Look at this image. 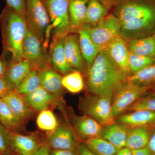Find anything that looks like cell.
Segmentation results:
<instances>
[{"mask_svg":"<svg viewBox=\"0 0 155 155\" xmlns=\"http://www.w3.org/2000/svg\"><path fill=\"white\" fill-rule=\"evenodd\" d=\"M112 14L121 23L120 36L127 41L155 34V0H120Z\"/></svg>","mask_w":155,"mask_h":155,"instance_id":"1","label":"cell"},{"mask_svg":"<svg viewBox=\"0 0 155 155\" xmlns=\"http://www.w3.org/2000/svg\"><path fill=\"white\" fill-rule=\"evenodd\" d=\"M88 93L113 99L127 83V75L114 63L107 51H101L87 73Z\"/></svg>","mask_w":155,"mask_h":155,"instance_id":"2","label":"cell"},{"mask_svg":"<svg viewBox=\"0 0 155 155\" xmlns=\"http://www.w3.org/2000/svg\"><path fill=\"white\" fill-rule=\"evenodd\" d=\"M2 36L3 54L10 53L11 59L22 58V44L26 31V22L17 12L6 5L0 14Z\"/></svg>","mask_w":155,"mask_h":155,"instance_id":"3","label":"cell"},{"mask_svg":"<svg viewBox=\"0 0 155 155\" xmlns=\"http://www.w3.org/2000/svg\"><path fill=\"white\" fill-rule=\"evenodd\" d=\"M25 20L28 28L46 49L52 29L43 0H26Z\"/></svg>","mask_w":155,"mask_h":155,"instance_id":"4","label":"cell"},{"mask_svg":"<svg viewBox=\"0 0 155 155\" xmlns=\"http://www.w3.org/2000/svg\"><path fill=\"white\" fill-rule=\"evenodd\" d=\"M113 99L87 93L79 100L78 108L83 114L93 118L103 126L116 122L112 111Z\"/></svg>","mask_w":155,"mask_h":155,"instance_id":"5","label":"cell"},{"mask_svg":"<svg viewBox=\"0 0 155 155\" xmlns=\"http://www.w3.org/2000/svg\"><path fill=\"white\" fill-rule=\"evenodd\" d=\"M49 17L53 36L66 37L71 33L69 0H43Z\"/></svg>","mask_w":155,"mask_h":155,"instance_id":"6","label":"cell"},{"mask_svg":"<svg viewBox=\"0 0 155 155\" xmlns=\"http://www.w3.org/2000/svg\"><path fill=\"white\" fill-rule=\"evenodd\" d=\"M121 28L119 19L112 13L96 26H90L88 32L96 45L100 51H104L114 39L121 36Z\"/></svg>","mask_w":155,"mask_h":155,"instance_id":"7","label":"cell"},{"mask_svg":"<svg viewBox=\"0 0 155 155\" xmlns=\"http://www.w3.org/2000/svg\"><path fill=\"white\" fill-rule=\"evenodd\" d=\"M22 51V58L29 61L31 69L39 71L47 66H51L46 49L27 25Z\"/></svg>","mask_w":155,"mask_h":155,"instance_id":"8","label":"cell"},{"mask_svg":"<svg viewBox=\"0 0 155 155\" xmlns=\"http://www.w3.org/2000/svg\"><path fill=\"white\" fill-rule=\"evenodd\" d=\"M152 88V87L137 86L127 81L113 98L112 111L115 119L124 114L130 106Z\"/></svg>","mask_w":155,"mask_h":155,"instance_id":"9","label":"cell"},{"mask_svg":"<svg viewBox=\"0 0 155 155\" xmlns=\"http://www.w3.org/2000/svg\"><path fill=\"white\" fill-rule=\"evenodd\" d=\"M69 122H59L55 130L48 133L47 143L53 150H77L79 140Z\"/></svg>","mask_w":155,"mask_h":155,"instance_id":"10","label":"cell"},{"mask_svg":"<svg viewBox=\"0 0 155 155\" xmlns=\"http://www.w3.org/2000/svg\"><path fill=\"white\" fill-rule=\"evenodd\" d=\"M68 110L67 117L69 123L78 138L83 141L99 137L104 126L88 115L78 116L73 113L72 109L68 108Z\"/></svg>","mask_w":155,"mask_h":155,"instance_id":"11","label":"cell"},{"mask_svg":"<svg viewBox=\"0 0 155 155\" xmlns=\"http://www.w3.org/2000/svg\"><path fill=\"white\" fill-rule=\"evenodd\" d=\"M23 96L30 107L37 113L50 109L52 107H60L61 109L64 107L62 98L50 93L41 86Z\"/></svg>","mask_w":155,"mask_h":155,"instance_id":"12","label":"cell"},{"mask_svg":"<svg viewBox=\"0 0 155 155\" xmlns=\"http://www.w3.org/2000/svg\"><path fill=\"white\" fill-rule=\"evenodd\" d=\"M64 51L68 64L72 69L87 75V67L82 55L78 34L70 33L66 36Z\"/></svg>","mask_w":155,"mask_h":155,"instance_id":"13","label":"cell"},{"mask_svg":"<svg viewBox=\"0 0 155 155\" xmlns=\"http://www.w3.org/2000/svg\"><path fill=\"white\" fill-rule=\"evenodd\" d=\"M65 37L53 36L48 53L51 67L61 75H64L74 71L68 64L65 56Z\"/></svg>","mask_w":155,"mask_h":155,"instance_id":"14","label":"cell"},{"mask_svg":"<svg viewBox=\"0 0 155 155\" xmlns=\"http://www.w3.org/2000/svg\"><path fill=\"white\" fill-rule=\"evenodd\" d=\"M105 50L114 63L127 77L131 75L128 65L130 52L127 41L121 36L119 37L114 39Z\"/></svg>","mask_w":155,"mask_h":155,"instance_id":"15","label":"cell"},{"mask_svg":"<svg viewBox=\"0 0 155 155\" xmlns=\"http://www.w3.org/2000/svg\"><path fill=\"white\" fill-rule=\"evenodd\" d=\"M11 141L13 151L18 155H33L43 143L41 141L38 134L37 133L23 135L11 132Z\"/></svg>","mask_w":155,"mask_h":155,"instance_id":"16","label":"cell"},{"mask_svg":"<svg viewBox=\"0 0 155 155\" xmlns=\"http://www.w3.org/2000/svg\"><path fill=\"white\" fill-rule=\"evenodd\" d=\"M31 69L30 63L26 59H11L7 63L4 76L11 87L16 90Z\"/></svg>","mask_w":155,"mask_h":155,"instance_id":"17","label":"cell"},{"mask_svg":"<svg viewBox=\"0 0 155 155\" xmlns=\"http://www.w3.org/2000/svg\"><path fill=\"white\" fill-rule=\"evenodd\" d=\"M41 86L52 94L62 98L64 88L62 85L63 76L48 66L38 71Z\"/></svg>","mask_w":155,"mask_h":155,"instance_id":"18","label":"cell"},{"mask_svg":"<svg viewBox=\"0 0 155 155\" xmlns=\"http://www.w3.org/2000/svg\"><path fill=\"white\" fill-rule=\"evenodd\" d=\"M116 122L129 127H147L155 128V112L138 110L125 113L116 119Z\"/></svg>","mask_w":155,"mask_h":155,"instance_id":"19","label":"cell"},{"mask_svg":"<svg viewBox=\"0 0 155 155\" xmlns=\"http://www.w3.org/2000/svg\"><path fill=\"white\" fill-rule=\"evenodd\" d=\"M8 105L17 119L24 125L36 112L25 101L24 97L16 90L12 91L3 99Z\"/></svg>","mask_w":155,"mask_h":155,"instance_id":"20","label":"cell"},{"mask_svg":"<svg viewBox=\"0 0 155 155\" xmlns=\"http://www.w3.org/2000/svg\"><path fill=\"white\" fill-rule=\"evenodd\" d=\"M129 129L127 125L116 122L104 126L99 137L105 140L120 149L126 147Z\"/></svg>","mask_w":155,"mask_h":155,"instance_id":"21","label":"cell"},{"mask_svg":"<svg viewBox=\"0 0 155 155\" xmlns=\"http://www.w3.org/2000/svg\"><path fill=\"white\" fill-rule=\"evenodd\" d=\"M90 26V25L85 24L76 31L78 35L79 45L86 63L87 71L91 67L101 51L90 36L88 32Z\"/></svg>","mask_w":155,"mask_h":155,"instance_id":"22","label":"cell"},{"mask_svg":"<svg viewBox=\"0 0 155 155\" xmlns=\"http://www.w3.org/2000/svg\"><path fill=\"white\" fill-rule=\"evenodd\" d=\"M88 0H70L69 3V16L71 33L76 32L85 25Z\"/></svg>","mask_w":155,"mask_h":155,"instance_id":"23","label":"cell"},{"mask_svg":"<svg viewBox=\"0 0 155 155\" xmlns=\"http://www.w3.org/2000/svg\"><path fill=\"white\" fill-rule=\"evenodd\" d=\"M154 129L147 127H129L126 147L133 150L147 147Z\"/></svg>","mask_w":155,"mask_h":155,"instance_id":"24","label":"cell"},{"mask_svg":"<svg viewBox=\"0 0 155 155\" xmlns=\"http://www.w3.org/2000/svg\"><path fill=\"white\" fill-rule=\"evenodd\" d=\"M0 123L11 132L21 134L26 131L25 125L17 119L3 100H0Z\"/></svg>","mask_w":155,"mask_h":155,"instance_id":"25","label":"cell"},{"mask_svg":"<svg viewBox=\"0 0 155 155\" xmlns=\"http://www.w3.org/2000/svg\"><path fill=\"white\" fill-rule=\"evenodd\" d=\"M155 34L127 41L130 53L145 56L155 57Z\"/></svg>","mask_w":155,"mask_h":155,"instance_id":"26","label":"cell"},{"mask_svg":"<svg viewBox=\"0 0 155 155\" xmlns=\"http://www.w3.org/2000/svg\"><path fill=\"white\" fill-rule=\"evenodd\" d=\"M109 11L97 0H88L85 24L94 27L107 16Z\"/></svg>","mask_w":155,"mask_h":155,"instance_id":"27","label":"cell"},{"mask_svg":"<svg viewBox=\"0 0 155 155\" xmlns=\"http://www.w3.org/2000/svg\"><path fill=\"white\" fill-rule=\"evenodd\" d=\"M128 82L141 87L155 86V63L127 77Z\"/></svg>","mask_w":155,"mask_h":155,"instance_id":"28","label":"cell"},{"mask_svg":"<svg viewBox=\"0 0 155 155\" xmlns=\"http://www.w3.org/2000/svg\"><path fill=\"white\" fill-rule=\"evenodd\" d=\"M83 143L96 155H114L119 150L107 140L99 137L89 139L83 140Z\"/></svg>","mask_w":155,"mask_h":155,"instance_id":"29","label":"cell"},{"mask_svg":"<svg viewBox=\"0 0 155 155\" xmlns=\"http://www.w3.org/2000/svg\"><path fill=\"white\" fill-rule=\"evenodd\" d=\"M62 83L64 89L72 94L80 92L85 87L83 74L75 70L64 75Z\"/></svg>","mask_w":155,"mask_h":155,"instance_id":"30","label":"cell"},{"mask_svg":"<svg viewBox=\"0 0 155 155\" xmlns=\"http://www.w3.org/2000/svg\"><path fill=\"white\" fill-rule=\"evenodd\" d=\"M40 86L38 71L31 69L15 90L19 94L25 95L32 92Z\"/></svg>","mask_w":155,"mask_h":155,"instance_id":"31","label":"cell"},{"mask_svg":"<svg viewBox=\"0 0 155 155\" xmlns=\"http://www.w3.org/2000/svg\"><path fill=\"white\" fill-rule=\"evenodd\" d=\"M55 115L50 109L39 113L36 119V124L40 130L50 133L56 129L59 125Z\"/></svg>","mask_w":155,"mask_h":155,"instance_id":"32","label":"cell"},{"mask_svg":"<svg viewBox=\"0 0 155 155\" xmlns=\"http://www.w3.org/2000/svg\"><path fill=\"white\" fill-rule=\"evenodd\" d=\"M155 63V57L130 53L128 65L131 74L139 72Z\"/></svg>","mask_w":155,"mask_h":155,"instance_id":"33","label":"cell"},{"mask_svg":"<svg viewBox=\"0 0 155 155\" xmlns=\"http://www.w3.org/2000/svg\"><path fill=\"white\" fill-rule=\"evenodd\" d=\"M138 110L155 112V93L149 91L130 106L124 114Z\"/></svg>","mask_w":155,"mask_h":155,"instance_id":"34","label":"cell"},{"mask_svg":"<svg viewBox=\"0 0 155 155\" xmlns=\"http://www.w3.org/2000/svg\"><path fill=\"white\" fill-rule=\"evenodd\" d=\"M13 153L11 145V132L0 123V155H10Z\"/></svg>","mask_w":155,"mask_h":155,"instance_id":"35","label":"cell"},{"mask_svg":"<svg viewBox=\"0 0 155 155\" xmlns=\"http://www.w3.org/2000/svg\"><path fill=\"white\" fill-rule=\"evenodd\" d=\"M6 2L8 6L25 20L26 0H6Z\"/></svg>","mask_w":155,"mask_h":155,"instance_id":"36","label":"cell"},{"mask_svg":"<svg viewBox=\"0 0 155 155\" xmlns=\"http://www.w3.org/2000/svg\"><path fill=\"white\" fill-rule=\"evenodd\" d=\"M14 90H15L11 87L4 76L0 78V100H3Z\"/></svg>","mask_w":155,"mask_h":155,"instance_id":"37","label":"cell"},{"mask_svg":"<svg viewBox=\"0 0 155 155\" xmlns=\"http://www.w3.org/2000/svg\"><path fill=\"white\" fill-rule=\"evenodd\" d=\"M33 155H51V151L47 143L43 142L37 149Z\"/></svg>","mask_w":155,"mask_h":155,"instance_id":"38","label":"cell"},{"mask_svg":"<svg viewBox=\"0 0 155 155\" xmlns=\"http://www.w3.org/2000/svg\"><path fill=\"white\" fill-rule=\"evenodd\" d=\"M51 155H78L77 149L75 150H52Z\"/></svg>","mask_w":155,"mask_h":155,"instance_id":"39","label":"cell"},{"mask_svg":"<svg viewBox=\"0 0 155 155\" xmlns=\"http://www.w3.org/2000/svg\"><path fill=\"white\" fill-rule=\"evenodd\" d=\"M77 153L78 155H96L83 143H79L78 147Z\"/></svg>","mask_w":155,"mask_h":155,"instance_id":"40","label":"cell"},{"mask_svg":"<svg viewBox=\"0 0 155 155\" xmlns=\"http://www.w3.org/2000/svg\"><path fill=\"white\" fill-rule=\"evenodd\" d=\"M147 147L153 155H155V128L153 131Z\"/></svg>","mask_w":155,"mask_h":155,"instance_id":"41","label":"cell"},{"mask_svg":"<svg viewBox=\"0 0 155 155\" xmlns=\"http://www.w3.org/2000/svg\"><path fill=\"white\" fill-rule=\"evenodd\" d=\"M8 62L3 54L0 55V78L4 76Z\"/></svg>","mask_w":155,"mask_h":155,"instance_id":"42","label":"cell"},{"mask_svg":"<svg viewBox=\"0 0 155 155\" xmlns=\"http://www.w3.org/2000/svg\"><path fill=\"white\" fill-rule=\"evenodd\" d=\"M109 10L113 8L120 0H97Z\"/></svg>","mask_w":155,"mask_h":155,"instance_id":"43","label":"cell"},{"mask_svg":"<svg viewBox=\"0 0 155 155\" xmlns=\"http://www.w3.org/2000/svg\"><path fill=\"white\" fill-rule=\"evenodd\" d=\"M132 151L133 155H153L147 147Z\"/></svg>","mask_w":155,"mask_h":155,"instance_id":"44","label":"cell"},{"mask_svg":"<svg viewBox=\"0 0 155 155\" xmlns=\"http://www.w3.org/2000/svg\"><path fill=\"white\" fill-rule=\"evenodd\" d=\"M114 155H133L132 150L125 147L120 149Z\"/></svg>","mask_w":155,"mask_h":155,"instance_id":"45","label":"cell"},{"mask_svg":"<svg viewBox=\"0 0 155 155\" xmlns=\"http://www.w3.org/2000/svg\"><path fill=\"white\" fill-rule=\"evenodd\" d=\"M150 92H151L153 93H155V86H154L153 88L151 89V90H150L149 91Z\"/></svg>","mask_w":155,"mask_h":155,"instance_id":"46","label":"cell"},{"mask_svg":"<svg viewBox=\"0 0 155 155\" xmlns=\"http://www.w3.org/2000/svg\"><path fill=\"white\" fill-rule=\"evenodd\" d=\"M70 1V0H69V1Z\"/></svg>","mask_w":155,"mask_h":155,"instance_id":"47","label":"cell"},{"mask_svg":"<svg viewBox=\"0 0 155 155\" xmlns=\"http://www.w3.org/2000/svg\"></svg>","mask_w":155,"mask_h":155,"instance_id":"48","label":"cell"}]
</instances>
